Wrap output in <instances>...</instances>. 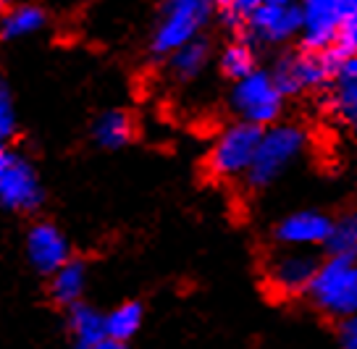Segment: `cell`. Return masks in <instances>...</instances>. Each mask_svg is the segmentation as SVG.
Returning <instances> with one entry per match:
<instances>
[{"instance_id":"cell-1","label":"cell","mask_w":357,"mask_h":349,"mask_svg":"<svg viewBox=\"0 0 357 349\" xmlns=\"http://www.w3.org/2000/svg\"><path fill=\"white\" fill-rule=\"evenodd\" d=\"M305 294L310 302L331 318L355 316L357 310V265L355 258L347 255H328L324 265L312 273Z\"/></svg>"},{"instance_id":"cell-2","label":"cell","mask_w":357,"mask_h":349,"mask_svg":"<svg viewBox=\"0 0 357 349\" xmlns=\"http://www.w3.org/2000/svg\"><path fill=\"white\" fill-rule=\"evenodd\" d=\"M305 142H307V137H305L300 126L276 124L271 129H263L260 142L255 147V155H252V163L245 171L247 184L252 189L271 187L294 160L300 158V153L305 150Z\"/></svg>"},{"instance_id":"cell-3","label":"cell","mask_w":357,"mask_h":349,"mask_svg":"<svg viewBox=\"0 0 357 349\" xmlns=\"http://www.w3.org/2000/svg\"><path fill=\"white\" fill-rule=\"evenodd\" d=\"M211 0H166L155 32H153L150 50L155 56H168L176 47L197 40L205 24L211 22Z\"/></svg>"},{"instance_id":"cell-4","label":"cell","mask_w":357,"mask_h":349,"mask_svg":"<svg viewBox=\"0 0 357 349\" xmlns=\"http://www.w3.org/2000/svg\"><path fill=\"white\" fill-rule=\"evenodd\" d=\"M342 63L344 61H339L328 47L302 50V53H289V56L281 58L276 68L271 71V77L281 90V95L287 98V95H297V92L324 90L326 84H331Z\"/></svg>"},{"instance_id":"cell-5","label":"cell","mask_w":357,"mask_h":349,"mask_svg":"<svg viewBox=\"0 0 357 349\" xmlns=\"http://www.w3.org/2000/svg\"><path fill=\"white\" fill-rule=\"evenodd\" d=\"M43 184L34 166L0 142V205L16 213H32L43 205Z\"/></svg>"},{"instance_id":"cell-6","label":"cell","mask_w":357,"mask_h":349,"mask_svg":"<svg viewBox=\"0 0 357 349\" xmlns=\"http://www.w3.org/2000/svg\"><path fill=\"white\" fill-rule=\"evenodd\" d=\"M300 34L305 50H324L347 22L357 19V0H300Z\"/></svg>"},{"instance_id":"cell-7","label":"cell","mask_w":357,"mask_h":349,"mask_svg":"<svg viewBox=\"0 0 357 349\" xmlns=\"http://www.w3.org/2000/svg\"><path fill=\"white\" fill-rule=\"evenodd\" d=\"M231 108L239 113L242 121L255 126L276 124L284 108V95L276 87L273 77L268 71H250L247 77L234 82L231 92Z\"/></svg>"},{"instance_id":"cell-8","label":"cell","mask_w":357,"mask_h":349,"mask_svg":"<svg viewBox=\"0 0 357 349\" xmlns=\"http://www.w3.org/2000/svg\"><path fill=\"white\" fill-rule=\"evenodd\" d=\"M260 134H263V126H255L250 124V121H236V124H231L215 139L211 155H208V171H211L215 179L245 176V171L252 163Z\"/></svg>"},{"instance_id":"cell-9","label":"cell","mask_w":357,"mask_h":349,"mask_svg":"<svg viewBox=\"0 0 357 349\" xmlns=\"http://www.w3.org/2000/svg\"><path fill=\"white\" fill-rule=\"evenodd\" d=\"M242 26L255 42L281 45V42H289L291 37L300 32V8L294 6V0H289V3H263V6H255L247 13Z\"/></svg>"},{"instance_id":"cell-10","label":"cell","mask_w":357,"mask_h":349,"mask_svg":"<svg viewBox=\"0 0 357 349\" xmlns=\"http://www.w3.org/2000/svg\"><path fill=\"white\" fill-rule=\"evenodd\" d=\"M315 268H318V260L310 252H297V249L279 252L266 265V284L279 297H297V294H305Z\"/></svg>"},{"instance_id":"cell-11","label":"cell","mask_w":357,"mask_h":349,"mask_svg":"<svg viewBox=\"0 0 357 349\" xmlns=\"http://www.w3.org/2000/svg\"><path fill=\"white\" fill-rule=\"evenodd\" d=\"M26 255L40 273H53L68 260V242L53 224H34L26 234Z\"/></svg>"},{"instance_id":"cell-12","label":"cell","mask_w":357,"mask_h":349,"mask_svg":"<svg viewBox=\"0 0 357 349\" xmlns=\"http://www.w3.org/2000/svg\"><path fill=\"white\" fill-rule=\"evenodd\" d=\"M331 231V218L318 210H300L287 215L276 226V239L287 247H312L324 245Z\"/></svg>"},{"instance_id":"cell-13","label":"cell","mask_w":357,"mask_h":349,"mask_svg":"<svg viewBox=\"0 0 357 349\" xmlns=\"http://www.w3.org/2000/svg\"><path fill=\"white\" fill-rule=\"evenodd\" d=\"M334 90L328 98L331 113L339 121H344L347 126H355L357 121V58L344 61L339 71L334 74Z\"/></svg>"},{"instance_id":"cell-14","label":"cell","mask_w":357,"mask_h":349,"mask_svg":"<svg viewBox=\"0 0 357 349\" xmlns=\"http://www.w3.org/2000/svg\"><path fill=\"white\" fill-rule=\"evenodd\" d=\"M45 24H47L45 8L34 6V3H19L0 16V37L8 42L24 40V37H32L40 29H45Z\"/></svg>"},{"instance_id":"cell-15","label":"cell","mask_w":357,"mask_h":349,"mask_svg":"<svg viewBox=\"0 0 357 349\" xmlns=\"http://www.w3.org/2000/svg\"><path fill=\"white\" fill-rule=\"evenodd\" d=\"M87 286V268L82 260L68 258L63 265L53 270V281H50V297L61 307H71L74 302H82V294Z\"/></svg>"},{"instance_id":"cell-16","label":"cell","mask_w":357,"mask_h":349,"mask_svg":"<svg viewBox=\"0 0 357 349\" xmlns=\"http://www.w3.org/2000/svg\"><path fill=\"white\" fill-rule=\"evenodd\" d=\"M134 134H137V126L126 111H105L92 126L95 142L105 150H119V147L129 145Z\"/></svg>"},{"instance_id":"cell-17","label":"cell","mask_w":357,"mask_h":349,"mask_svg":"<svg viewBox=\"0 0 357 349\" xmlns=\"http://www.w3.org/2000/svg\"><path fill=\"white\" fill-rule=\"evenodd\" d=\"M208 61H211V47L200 37L187 42V45L176 47L174 53H168V68L178 82L197 79L208 66Z\"/></svg>"},{"instance_id":"cell-18","label":"cell","mask_w":357,"mask_h":349,"mask_svg":"<svg viewBox=\"0 0 357 349\" xmlns=\"http://www.w3.org/2000/svg\"><path fill=\"white\" fill-rule=\"evenodd\" d=\"M142 318H145V310L139 302L119 304L113 313L105 316V336L116 341H129L142 328Z\"/></svg>"},{"instance_id":"cell-19","label":"cell","mask_w":357,"mask_h":349,"mask_svg":"<svg viewBox=\"0 0 357 349\" xmlns=\"http://www.w3.org/2000/svg\"><path fill=\"white\" fill-rule=\"evenodd\" d=\"M68 326L79 344H92L105 336V316L82 302H74L68 307Z\"/></svg>"},{"instance_id":"cell-20","label":"cell","mask_w":357,"mask_h":349,"mask_svg":"<svg viewBox=\"0 0 357 349\" xmlns=\"http://www.w3.org/2000/svg\"><path fill=\"white\" fill-rule=\"evenodd\" d=\"M324 247L328 255H347L355 258L357 255V218L355 213H347L339 221H331V231L326 237Z\"/></svg>"},{"instance_id":"cell-21","label":"cell","mask_w":357,"mask_h":349,"mask_svg":"<svg viewBox=\"0 0 357 349\" xmlns=\"http://www.w3.org/2000/svg\"><path fill=\"white\" fill-rule=\"evenodd\" d=\"M255 50L247 42H231L221 53V71L229 79H242L250 71H255Z\"/></svg>"},{"instance_id":"cell-22","label":"cell","mask_w":357,"mask_h":349,"mask_svg":"<svg viewBox=\"0 0 357 349\" xmlns=\"http://www.w3.org/2000/svg\"><path fill=\"white\" fill-rule=\"evenodd\" d=\"M16 132V111H13V98L8 87L0 82V142L11 139Z\"/></svg>"},{"instance_id":"cell-23","label":"cell","mask_w":357,"mask_h":349,"mask_svg":"<svg viewBox=\"0 0 357 349\" xmlns=\"http://www.w3.org/2000/svg\"><path fill=\"white\" fill-rule=\"evenodd\" d=\"M263 3H289V0H234V6L229 8L226 13V22L231 24V26H242V22H245V16L255 6H263Z\"/></svg>"},{"instance_id":"cell-24","label":"cell","mask_w":357,"mask_h":349,"mask_svg":"<svg viewBox=\"0 0 357 349\" xmlns=\"http://www.w3.org/2000/svg\"><path fill=\"white\" fill-rule=\"evenodd\" d=\"M339 344H342V349H357V320H355V316L339 318Z\"/></svg>"},{"instance_id":"cell-25","label":"cell","mask_w":357,"mask_h":349,"mask_svg":"<svg viewBox=\"0 0 357 349\" xmlns=\"http://www.w3.org/2000/svg\"><path fill=\"white\" fill-rule=\"evenodd\" d=\"M79 349H129V341H116V339L102 336L92 344H79Z\"/></svg>"},{"instance_id":"cell-26","label":"cell","mask_w":357,"mask_h":349,"mask_svg":"<svg viewBox=\"0 0 357 349\" xmlns=\"http://www.w3.org/2000/svg\"><path fill=\"white\" fill-rule=\"evenodd\" d=\"M8 3H11V0H0V8H6V6H8Z\"/></svg>"}]
</instances>
